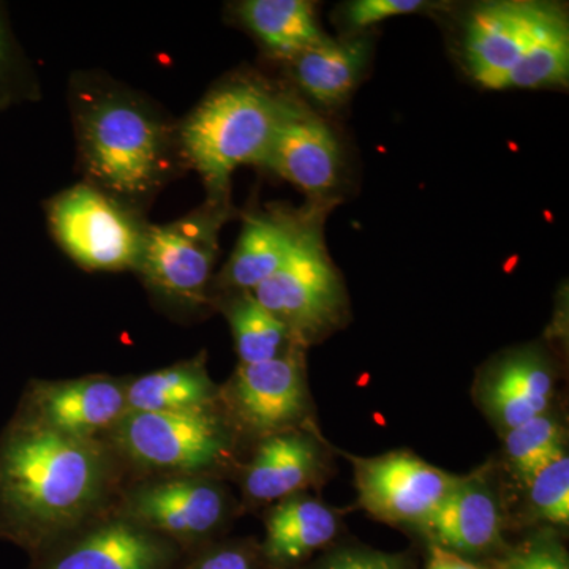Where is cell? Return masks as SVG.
Returning a JSON list of instances; mask_svg holds the SVG:
<instances>
[{"instance_id":"6da1fadb","label":"cell","mask_w":569,"mask_h":569,"mask_svg":"<svg viewBox=\"0 0 569 569\" xmlns=\"http://www.w3.org/2000/svg\"><path fill=\"white\" fill-rule=\"evenodd\" d=\"M69 104L84 182L144 216L186 170L179 122L108 74L78 71Z\"/></svg>"},{"instance_id":"7a4b0ae2","label":"cell","mask_w":569,"mask_h":569,"mask_svg":"<svg viewBox=\"0 0 569 569\" xmlns=\"http://www.w3.org/2000/svg\"><path fill=\"white\" fill-rule=\"evenodd\" d=\"M111 477L102 441L17 413L0 437V533L26 546L61 537L99 509Z\"/></svg>"},{"instance_id":"3957f363","label":"cell","mask_w":569,"mask_h":569,"mask_svg":"<svg viewBox=\"0 0 569 569\" xmlns=\"http://www.w3.org/2000/svg\"><path fill=\"white\" fill-rule=\"evenodd\" d=\"M295 104L263 81L241 78L213 89L179 122L183 160L203 179L208 201L228 204L231 174L263 164Z\"/></svg>"},{"instance_id":"277c9868","label":"cell","mask_w":569,"mask_h":569,"mask_svg":"<svg viewBox=\"0 0 569 569\" xmlns=\"http://www.w3.org/2000/svg\"><path fill=\"white\" fill-rule=\"evenodd\" d=\"M52 238L86 271H137L149 223L142 213L78 182L47 206Z\"/></svg>"},{"instance_id":"5b68a950","label":"cell","mask_w":569,"mask_h":569,"mask_svg":"<svg viewBox=\"0 0 569 569\" xmlns=\"http://www.w3.org/2000/svg\"><path fill=\"white\" fill-rule=\"evenodd\" d=\"M112 445L146 470L194 477L230 458L231 436L212 408L130 411L110 432Z\"/></svg>"},{"instance_id":"8992f818","label":"cell","mask_w":569,"mask_h":569,"mask_svg":"<svg viewBox=\"0 0 569 569\" xmlns=\"http://www.w3.org/2000/svg\"><path fill=\"white\" fill-rule=\"evenodd\" d=\"M228 209L206 201L176 222L149 224L134 272L153 295L178 307L204 305Z\"/></svg>"},{"instance_id":"52a82bcc","label":"cell","mask_w":569,"mask_h":569,"mask_svg":"<svg viewBox=\"0 0 569 569\" xmlns=\"http://www.w3.org/2000/svg\"><path fill=\"white\" fill-rule=\"evenodd\" d=\"M252 295L290 329L298 343L320 336L335 326L342 313V288L313 227L290 260L254 288Z\"/></svg>"},{"instance_id":"ba28073f","label":"cell","mask_w":569,"mask_h":569,"mask_svg":"<svg viewBox=\"0 0 569 569\" xmlns=\"http://www.w3.org/2000/svg\"><path fill=\"white\" fill-rule=\"evenodd\" d=\"M351 460L359 505L385 522L425 526L460 481L410 452Z\"/></svg>"},{"instance_id":"9c48e42d","label":"cell","mask_w":569,"mask_h":569,"mask_svg":"<svg viewBox=\"0 0 569 569\" xmlns=\"http://www.w3.org/2000/svg\"><path fill=\"white\" fill-rule=\"evenodd\" d=\"M239 426L261 438L293 430L309 410L298 347L271 361L239 365L224 391Z\"/></svg>"},{"instance_id":"30bf717a","label":"cell","mask_w":569,"mask_h":569,"mask_svg":"<svg viewBox=\"0 0 569 569\" xmlns=\"http://www.w3.org/2000/svg\"><path fill=\"white\" fill-rule=\"evenodd\" d=\"M126 381L107 376L33 381L18 413L63 436L97 438L126 417Z\"/></svg>"},{"instance_id":"8fae6325","label":"cell","mask_w":569,"mask_h":569,"mask_svg":"<svg viewBox=\"0 0 569 569\" xmlns=\"http://www.w3.org/2000/svg\"><path fill=\"white\" fill-rule=\"evenodd\" d=\"M552 6L493 2L478 7L467 22L463 52L468 70L486 88L501 89L533 43Z\"/></svg>"},{"instance_id":"7c38bea8","label":"cell","mask_w":569,"mask_h":569,"mask_svg":"<svg viewBox=\"0 0 569 569\" xmlns=\"http://www.w3.org/2000/svg\"><path fill=\"white\" fill-rule=\"evenodd\" d=\"M123 518L156 533L198 538L211 533L227 515V497L216 482L176 477L138 486L126 500Z\"/></svg>"},{"instance_id":"4fadbf2b","label":"cell","mask_w":569,"mask_h":569,"mask_svg":"<svg viewBox=\"0 0 569 569\" xmlns=\"http://www.w3.org/2000/svg\"><path fill=\"white\" fill-rule=\"evenodd\" d=\"M340 149L320 119L295 104L277 130L261 167L274 171L302 192L321 194L339 179Z\"/></svg>"},{"instance_id":"5bb4252c","label":"cell","mask_w":569,"mask_h":569,"mask_svg":"<svg viewBox=\"0 0 569 569\" xmlns=\"http://www.w3.org/2000/svg\"><path fill=\"white\" fill-rule=\"evenodd\" d=\"M422 529L437 548L475 556L496 548L501 539V509L488 481L478 475L460 478L459 485L427 520Z\"/></svg>"},{"instance_id":"9a60e30c","label":"cell","mask_w":569,"mask_h":569,"mask_svg":"<svg viewBox=\"0 0 569 569\" xmlns=\"http://www.w3.org/2000/svg\"><path fill=\"white\" fill-rule=\"evenodd\" d=\"M310 228L312 224L287 212L249 217L224 266L223 287L252 293L290 260Z\"/></svg>"},{"instance_id":"2e32d148","label":"cell","mask_w":569,"mask_h":569,"mask_svg":"<svg viewBox=\"0 0 569 569\" xmlns=\"http://www.w3.org/2000/svg\"><path fill=\"white\" fill-rule=\"evenodd\" d=\"M321 468V449L310 433L293 429L264 437L246 468V496L260 503L296 496L320 477Z\"/></svg>"},{"instance_id":"e0dca14e","label":"cell","mask_w":569,"mask_h":569,"mask_svg":"<svg viewBox=\"0 0 569 569\" xmlns=\"http://www.w3.org/2000/svg\"><path fill=\"white\" fill-rule=\"evenodd\" d=\"M170 557L159 533L123 518L89 531L47 569H163Z\"/></svg>"},{"instance_id":"ac0fdd59","label":"cell","mask_w":569,"mask_h":569,"mask_svg":"<svg viewBox=\"0 0 569 569\" xmlns=\"http://www.w3.org/2000/svg\"><path fill=\"white\" fill-rule=\"evenodd\" d=\"M553 396V376L541 356H509L490 370L481 387V402L496 425L515 429L548 413Z\"/></svg>"},{"instance_id":"d6986e66","label":"cell","mask_w":569,"mask_h":569,"mask_svg":"<svg viewBox=\"0 0 569 569\" xmlns=\"http://www.w3.org/2000/svg\"><path fill=\"white\" fill-rule=\"evenodd\" d=\"M339 516L316 498L291 496L280 500L266 520L264 556L277 567L306 559L332 541Z\"/></svg>"},{"instance_id":"ffe728a7","label":"cell","mask_w":569,"mask_h":569,"mask_svg":"<svg viewBox=\"0 0 569 569\" xmlns=\"http://www.w3.org/2000/svg\"><path fill=\"white\" fill-rule=\"evenodd\" d=\"M130 411H189L212 408L217 389L203 359L179 362L130 380L126 387Z\"/></svg>"},{"instance_id":"44dd1931","label":"cell","mask_w":569,"mask_h":569,"mask_svg":"<svg viewBox=\"0 0 569 569\" xmlns=\"http://www.w3.org/2000/svg\"><path fill=\"white\" fill-rule=\"evenodd\" d=\"M236 13L266 50L287 61L328 40L302 0H247Z\"/></svg>"},{"instance_id":"7402d4cb","label":"cell","mask_w":569,"mask_h":569,"mask_svg":"<svg viewBox=\"0 0 569 569\" xmlns=\"http://www.w3.org/2000/svg\"><path fill=\"white\" fill-rule=\"evenodd\" d=\"M367 61L365 41L326 40L291 58L290 69L302 91L317 102H343L361 77Z\"/></svg>"},{"instance_id":"603a6c76","label":"cell","mask_w":569,"mask_h":569,"mask_svg":"<svg viewBox=\"0 0 569 569\" xmlns=\"http://www.w3.org/2000/svg\"><path fill=\"white\" fill-rule=\"evenodd\" d=\"M241 365L271 361L298 347L290 329L249 291H239L224 307Z\"/></svg>"},{"instance_id":"cb8c5ba5","label":"cell","mask_w":569,"mask_h":569,"mask_svg":"<svg viewBox=\"0 0 569 569\" xmlns=\"http://www.w3.org/2000/svg\"><path fill=\"white\" fill-rule=\"evenodd\" d=\"M568 74V20L563 11L552 6L533 43L508 74L501 89L565 84Z\"/></svg>"},{"instance_id":"d4e9b609","label":"cell","mask_w":569,"mask_h":569,"mask_svg":"<svg viewBox=\"0 0 569 569\" xmlns=\"http://www.w3.org/2000/svg\"><path fill=\"white\" fill-rule=\"evenodd\" d=\"M505 448L509 463L523 482L567 452L563 427L548 413L507 430Z\"/></svg>"},{"instance_id":"484cf974","label":"cell","mask_w":569,"mask_h":569,"mask_svg":"<svg viewBox=\"0 0 569 569\" xmlns=\"http://www.w3.org/2000/svg\"><path fill=\"white\" fill-rule=\"evenodd\" d=\"M39 96V82L32 67L17 43L6 10L0 6V111Z\"/></svg>"},{"instance_id":"4316f807","label":"cell","mask_w":569,"mask_h":569,"mask_svg":"<svg viewBox=\"0 0 569 569\" xmlns=\"http://www.w3.org/2000/svg\"><path fill=\"white\" fill-rule=\"evenodd\" d=\"M531 509L539 519L556 526L569 523L568 452L538 470L527 482Z\"/></svg>"},{"instance_id":"83f0119b","label":"cell","mask_w":569,"mask_h":569,"mask_svg":"<svg viewBox=\"0 0 569 569\" xmlns=\"http://www.w3.org/2000/svg\"><path fill=\"white\" fill-rule=\"evenodd\" d=\"M497 569H569L568 553L552 533L535 535L497 561Z\"/></svg>"},{"instance_id":"f1b7e54d","label":"cell","mask_w":569,"mask_h":569,"mask_svg":"<svg viewBox=\"0 0 569 569\" xmlns=\"http://www.w3.org/2000/svg\"><path fill=\"white\" fill-rule=\"evenodd\" d=\"M421 9H426V2L421 0H358L348 6L347 22L355 28H367L397 14L415 13Z\"/></svg>"},{"instance_id":"f546056e","label":"cell","mask_w":569,"mask_h":569,"mask_svg":"<svg viewBox=\"0 0 569 569\" xmlns=\"http://www.w3.org/2000/svg\"><path fill=\"white\" fill-rule=\"evenodd\" d=\"M320 569H403L396 557L372 550H342L321 565Z\"/></svg>"},{"instance_id":"4dcf8cb0","label":"cell","mask_w":569,"mask_h":569,"mask_svg":"<svg viewBox=\"0 0 569 569\" xmlns=\"http://www.w3.org/2000/svg\"><path fill=\"white\" fill-rule=\"evenodd\" d=\"M192 569H253L249 556L241 549H219L204 556Z\"/></svg>"},{"instance_id":"1f68e13d","label":"cell","mask_w":569,"mask_h":569,"mask_svg":"<svg viewBox=\"0 0 569 569\" xmlns=\"http://www.w3.org/2000/svg\"><path fill=\"white\" fill-rule=\"evenodd\" d=\"M427 569H488L479 567V565L471 563L458 553L448 552L441 548H433L432 560H430L429 568Z\"/></svg>"}]
</instances>
